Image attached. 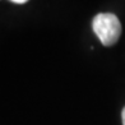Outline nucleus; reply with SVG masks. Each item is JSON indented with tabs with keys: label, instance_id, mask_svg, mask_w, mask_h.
<instances>
[{
	"label": "nucleus",
	"instance_id": "1",
	"mask_svg": "<svg viewBox=\"0 0 125 125\" xmlns=\"http://www.w3.org/2000/svg\"><path fill=\"white\" fill-rule=\"evenodd\" d=\"M93 31L104 46H112L117 42L121 33L119 18L112 13H100L93 18Z\"/></svg>",
	"mask_w": 125,
	"mask_h": 125
},
{
	"label": "nucleus",
	"instance_id": "2",
	"mask_svg": "<svg viewBox=\"0 0 125 125\" xmlns=\"http://www.w3.org/2000/svg\"><path fill=\"white\" fill-rule=\"evenodd\" d=\"M121 119H123V125H125V107L123 109V112H121Z\"/></svg>",
	"mask_w": 125,
	"mask_h": 125
},
{
	"label": "nucleus",
	"instance_id": "3",
	"mask_svg": "<svg viewBox=\"0 0 125 125\" xmlns=\"http://www.w3.org/2000/svg\"><path fill=\"white\" fill-rule=\"evenodd\" d=\"M13 3H15V4H23V3H26V1H28V0H12Z\"/></svg>",
	"mask_w": 125,
	"mask_h": 125
}]
</instances>
